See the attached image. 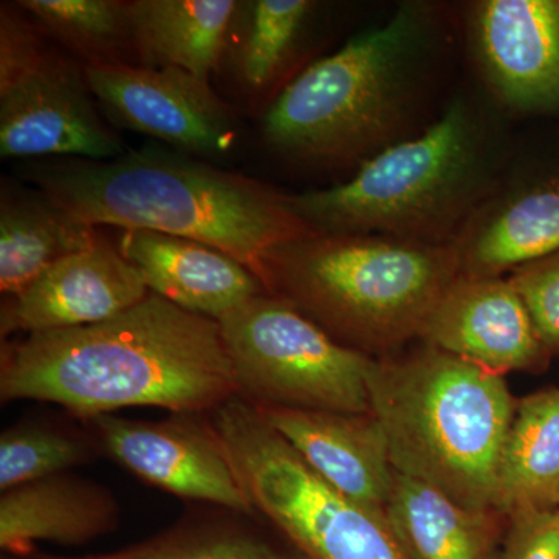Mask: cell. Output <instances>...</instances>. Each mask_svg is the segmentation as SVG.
<instances>
[{
  "mask_svg": "<svg viewBox=\"0 0 559 559\" xmlns=\"http://www.w3.org/2000/svg\"><path fill=\"white\" fill-rule=\"evenodd\" d=\"M460 275L503 277L559 250V178L495 191L455 238Z\"/></svg>",
  "mask_w": 559,
  "mask_h": 559,
  "instance_id": "e0dca14e",
  "label": "cell"
},
{
  "mask_svg": "<svg viewBox=\"0 0 559 559\" xmlns=\"http://www.w3.org/2000/svg\"><path fill=\"white\" fill-rule=\"evenodd\" d=\"M46 559H286L240 532H182L112 554Z\"/></svg>",
  "mask_w": 559,
  "mask_h": 559,
  "instance_id": "484cf974",
  "label": "cell"
},
{
  "mask_svg": "<svg viewBox=\"0 0 559 559\" xmlns=\"http://www.w3.org/2000/svg\"><path fill=\"white\" fill-rule=\"evenodd\" d=\"M418 342L500 374L543 369L550 356L506 275H459L429 312Z\"/></svg>",
  "mask_w": 559,
  "mask_h": 559,
  "instance_id": "4fadbf2b",
  "label": "cell"
},
{
  "mask_svg": "<svg viewBox=\"0 0 559 559\" xmlns=\"http://www.w3.org/2000/svg\"><path fill=\"white\" fill-rule=\"evenodd\" d=\"M119 250L150 293L193 314L221 320L267 293L245 264L204 242L157 231L124 230Z\"/></svg>",
  "mask_w": 559,
  "mask_h": 559,
  "instance_id": "2e32d148",
  "label": "cell"
},
{
  "mask_svg": "<svg viewBox=\"0 0 559 559\" xmlns=\"http://www.w3.org/2000/svg\"><path fill=\"white\" fill-rule=\"evenodd\" d=\"M17 9L35 20L69 50L90 64H130L128 51H135L130 3L117 0H21Z\"/></svg>",
  "mask_w": 559,
  "mask_h": 559,
  "instance_id": "603a6c76",
  "label": "cell"
},
{
  "mask_svg": "<svg viewBox=\"0 0 559 559\" xmlns=\"http://www.w3.org/2000/svg\"><path fill=\"white\" fill-rule=\"evenodd\" d=\"M385 518L411 559H491L499 511L459 506L425 481L396 473Z\"/></svg>",
  "mask_w": 559,
  "mask_h": 559,
  "instance_id": "ffe728a7",
  "label": "cell"
},
{
  "mask_svg": "<svg viewBox=\"0 0 559 559\" xmlns=\"http://www.w3.org/2000/svg\"><path fill=\"white\" fill-rule=\"evenodd\" d=\"M92 459L86 441L44 426H14L0 437V491L68 473Z\"/></svg>",
  "mask_w": 559,
  "mask_h": 559,
  "instance_id": "d4e9b609",
  "label": "cell"
},
{
  "mask_svg": "<svg viewBox=\"0 0 559 559\" xmlns=\"http://www.w3.org/2000/svg\"><path fill=\"white\" fill-rule=\"evenodd\" d=\"M259 411L331 487L385 514L396 471L384 430L373 414L283 407Z\"/></svg>",
  "mask_w": 559,
  "mask_h": 559,
  "instance_id": "9a60e30c",
  "label": "cell"
},
{
  "mask_svg": "<svg viewBox=\"0 0 559 559\" xmlns=\"http://www.w3.org/2000/svg\"><path fill=\"white\" fill-rule=\"evenodd\" d=\"M367 390L396 473L465 509L498 511L500 455L518 403L506 374L418 342L371 359Z\"/></svg>",
  "mask_w": 559,
  "mask_h": 559,
  "instance_id": "277c9868",
  "label": "cell"
},
{
  "mask_svg": "<svg viewBox=\"0 0 559 559\" xmlns=\"http://www.w3.org/2000/svg\"><path fill=\"white\" fill-rule=\"evenodd\" d=\"M213 428L255 511L308 559H411L388 518L322 479L259 407L235 395L212 411Z\"/></svg>",
  "mask_w": 559,
  "mask_h": 559,
  "instance_id": "52a82bcc",
  "label": "cell"
},
{
  "mask_svg": "<svg viewBox=\"0 0 559 559\" xmlns=\"http://www.w3.org/2000/svg\"><path fill=\"white\" fill-rule=\"evenodd\" d=\"M138 270L119 248L98 238L51 264L0 312L2 336L80 329L116 318L148 296Z\"/></svg>",
  "mask_w": 559,
  "mask_h": 559,
  "instance_id": "5bb4252c",
  "label": "cell"
},
{
  "mask_svg": "<svg viewBox=\"0 0 559 559\" xmlns=\"http://www.w3.org/2000/svg\"><path fill=\"white\" fill-rule=\"evenodd\" d=\"M92 97L117 127L159 139L180 153L223 157L238 142L234 112L209 80L178 68L84 66Z\"/></svg>",
  "mask_w": 559,
  "mask_h": 559,
  "instance_id": "30bf717a",
  "label": "cell"
},
{
  "mask_svg": "<svg viewBox=\"0 0 559 559\" xmlns=\"http://www.w3.org/2000/svg\"><path fill=\"white\" fill-rule=\"evenodd\" d=\"M495 157L474 106L454 100L418 134L330 189L289 194L314 231L452 245L496 189Z\"/></svg>",
  "mask_w": 559,
  "mask_h": 559,
  "instance_id": "8992f818",
  "label": "cell"
},
{
  "mask_svg": "<svg viewBox=\"0 0 559 559\" xmlns=\"http://www.w3.org/2000/svg\"><path fill=\"white\" fill-rule=\"evenodd\" d=\"M507 522L509 528L498 559H559L557 511H520Z\"/></svg>",
  "mask_w": 559,
  "mask_h": 559,
  "instance_id": "83f0119b",
  "label": "cell"
},
{
  "mask_svg": "<svg viewBox=\"0 0 559 559\" xmlns=\"http://www.w3.org/2000/svg\"><path fill=\"white\" fill-rule=\"evenodd\" d=\"M238 396L259 407L371 414L370 356L345 347L274 294L218 320Z\"/></svg>",
  "mask_w": 559,
  "mask_h": 559,
  "instance_id": "ba28073f",
  "label": "cell"
},
{
  "mask_svg": "<svg viewBox=\"0 0 559 559\" xmlns=\"http://www.w3.org/2000/svg\"><path fill=\"white\" fill-rule=\"evenodd\" d=\"M481 72L507 108L559 106V0H481L469 14Z\"/></svg>",
  "mask_w": 559,
  "mask_h": 559,
  "instance_id": "7c38bea8",
  "label": "cell"
},
{
  "mask_svg": "<svg viewBox=\"0 0 559 559\" xmlns=\"http://www.w3.org/2000/svg\"><path fill=\"white\" fill-rule=\"evenodd\" d=\"M31 178L51 202L87 226L204 242L240 261L261 283L272 250L314 231L290 207L289 194L159 148L110 160L36 164Z\"/></svg>",
  "mask_w": 559,
  "mask_h": 559,
  "instance_id": "7a4b0ae2",
  "label": "cell"
},
{
  "mask_svg": "<svg viewBox=\"0 0 559 559\" xmlns=\"http://www.w3.org/2000/svg\"><path fill=\"white\" fill-rule=\"evenodd\" d=\"M433 20L430 7L406 3L380 27L359 33L308 66L272 103L267 145L304 164H364L418 134Z\"/></svg>",
  "mask_w": 559,
  "mask_h": 559,
  "instance_id": "3957f363",
  "label": "cell"
},
{
  "mask_svg": "<svg viewBox=\"0 0 559 559\" xmlns=\"http://www.w3.org/2000/svg\"><path fill=\"white\" fill-rule=\"evenodd\" d=\"M119 522L116 499L94 481L57 474L7 489L0 496V547L25 558L36 544L81 546Z\"/></svg>",
  "mask_w": 559,
  "mask_h": 559,
  "instance_id": "ac0fdd59",
  "label": "cell"
},
{
  "mask_svg": "<svg viewBox=\"0 0 559 559\" xmlns=\"http://www.w3.org/2000/svg\"><path fill=\"white\" fill-rule=\"evenodd\" d=\"M100 235L43 191L3 182L0 200V290L14 297L66 257L90 249Z\"/></svg>",
  "mask_w": 559,
  "mask_h": 559,
  "instance_id": "44dd1931",
  "label": "cell"
},
{
  "mask_svg": "<svg viewBox=\"0 0 559 559\" xmlns=\"http://www.w3.org/2000/svg\"><path fill=\"white\" fill-rule=\"evenodd\" d=\"M127 153L91 98L84 70L44 44L11 7L0 9V156L110 160Z\"/></svg>",
  "mask_w": 559,
  "mask_h": 559,
  "instance_id": "9c48e42d",
  "label": "cell"
},
{
  "mask_svg": "<svg viewBox=\"0 0 559 559\" xmlns=\"http://www.w3.org/2000/svg\"><path fill=\"white\" fill-rule=\"evenodd\" d=\"M197 415L160 421L103 415L94 423L110 457L140 479L179 498L252 514L255 509L212 421L204 425Z\"/></svg>",
  "mask_w": 559,
  "mask_h": 559,
  "instance_id": "8fae6325",
  "label": "cell"
},
{
  "mask_svg": "<svg viewBox=\"0 0 559 559\" xmlns=\"http://www.w3.org/2000/svg\"><path fill=\"white\" fill-rule=\"evenodd\" d=\"M557 514H558V521H559V511H557Z\"/></svg>",
  "mask_w": 559,
  "mask_h": 559,
  "instance_id": "f546056e",
  "label": "cell"
},
{
  "mask_svg": "<svg viewBox=\"0 0 559 559\" xmlns=\"http://www.w3.org/2000/svg\"><path fill=\"white\" fill-rule=\"evenodd\" d=\"M549 355L559 353V250L509 275Z\"/></svg>",
  "mask_w": 559,
  "mask_h": 559,
  "instance_id": "4316f807",
  "label": "cell"
},
{
  "mask_svg": "<svg viewBox=\"0 0 559 559\" xmlns=\"http://www.w3.org/2000/svg\"><path fill=\"white\" fill-rule=\"evenodd\" d=\"M5 559H24V558L9 557V558H5ZM43 559H46V558H43Z\"/></svg>",
  "mask_w": 559,
  "mask_h": 559,
  "instance_id": "f1b7e54d",
  "label": "cell"
},
{
  "mask_svg": "<svg viewBox=\"0 0 559 559\" xmlns=\"http://www.w3.org/2000/svg\"><path fill=\"white\" fill-rule=\"evenodd\" d=\"M238 395L218 320L157 294L116 318L3 344L0 399L47 401L92 419L127 407L215 411Z\"/></svg>",
  "mask_w": 559,
  "mask_h": 559,
  "instance_id": "6da1fadb",
  "label": "cell"
},
{
  "mask_svg": "<svg viewBox=\"0 0 559 559\" xmlns=\"http://www.w3.org/2000/svg\"><path fill=\"white\" fill-rule=\"evenodd\" d=\"M459 275L454 245L311 231L272 250L263 285L334 341L384 358L418 342Z\"/></svg>",
  "mask_w": 559,
  "mask_h": 559,
  "instance_id": "5b68a950",
  "label": "cell"
},
{
  "mask_svg": "<svg viewBox=\"0 0 559 559\" xmlns=\"http://www.w3.org/2000/svg\"><path fill=\"white\" fill-rule=\"evenodd\" d=\"M496 510L559 511V389L518 400L498 473Z\"/></svg>",
  "mask_w": 559,
  "mask_h": 559,
  "instance_id": "7402d4cb",
  "label": "cell"
},
{
  "mask_svg": "<svg viewBox=\"0 0 559 559\" xmlns=\"http://www.w3.org/2000/svg\"><path fill=\"white\" fill-rule=\"evenodd\" d=\"M245 22L235 47V64L253 91L277 80L301 38L314 3L310 0H255L242 3Z\"/></svg>",
  "mask_w": 559,
  "mask_h": 559,
  "instance_id": "cb8c5ba5",
  "label": "cell"
},
{
  "mask_svg": "<svg viewBox=\"0 0 559 559\" xmlns=\"http://www.w3.org/2000/svg\"><path fill=\"white\" fill-rule=\"evenodd\" d=\"M128 3L135 51L143 64L178 68L204 80L218 68L240 10V2L235 0Z\"/></svg>",
  "mask_w": 559,
  "mask_h": 559,
  "instance_id": "d6986e66",
  "label": "cell"
}]
</instances>
